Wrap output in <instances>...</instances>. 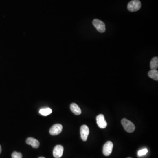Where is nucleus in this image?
Wrapping results in <instances>:
<instances>
[{
  "instance_id": "15",
  "label": "nucleus",
  "mask_w": 158,
  "mask_h": 158,
  "mask_svg": "<svg viewBox=\"0 0 158 158\" xmlns=\"http://www.w3.org/2000/svg\"><path fill=\"white\" fill-rule=\"evenodd\" d=\"M147 153V149L144 148V149H142V150L138 151V155L139 156H142V155H145Z\"/></svg>"
},
{
  "instance_id": "9",
  "label": "nucleus",
  "mask_w": 158,
  "mask_h": 158,
  "mask_svg": "<svg viewBox=\"0 0 158 158\" xmlns=\"http://www.w3.org/2000/svg\"><path fill=\"white\" fill-rule=\"evenodd\" d=\"M26 143L27 144L31 146L33 148H38L40 146V142L39 141L33 137H28L26 139Z\"/></svg>"
},
{
  "instance_id": "17",
  "label": "nucleus",
  "mask_w": 158,
  "mask_h": 158,
  "mask_svg": "<svg viewBox=\"0 0 158 158\" xmlns=\"http://www.w3.org/2000/svg\"><path fill=\"white\" fill-rule=\"evenodd\" d=\"M45 158V157H39V158Z\"/></svg>"
},
{
  "instance_id": "13",
  "label": "nucleus",
  "mask_w": 158,
  "mask_h": 158,
  "mask_svg": "<svg viewBox=\"0 0 158 158\" xmlns=\"http://www.w3.org/2000/svg\"><path fill=\"white\" fill-rule=\"evenodd\" d=\"M39 113L41 115H44V116H47L52 113V110L51 109L49 108L41 109L39 111Z\"/></svg>"
},
{
  "instance_id": "4",
  "label": "nucleus",
  "mask_w": 158,
  "mask_h": 158,
  "mask_svg": "<svg viewBox=\"0 0 158 158\" xmlns=\"http://www.w3.org/2000/svg\"><path fill=\"white\" fill-rule=\"evenodd\" d=\"M113 144L111 141H108L104 144L103 148V153L105 156H109L113 151Z\"/></svg>"
},
{
  "instance_id": "11",
  "label": "nucleus",
  "mask_w": 158,
  "mask_h": 158,
  "mask_svg": "<svg viewBox=\"0 0 158 158\" xmlns=\"http://www.w3.org/2000/svg\"><path fill=\"white\" fill-rule=\"evenodd\" d=\"M150 68L152 70H156L158 68V58L155 57L150 62Z\"/></svg>"
},
{
  "instance_id": "14",
  "label": "nucleus",
  "mask_w": 158,
  "mask_h": 158,
  "mask_svg": "<svg viewBox=\"0 0 158 158\" xmlns=\"http://www.w3.org/2000/svg\"><path fill=\"white\" fill-rule=\"evenodd\" d=\"M12 158H22L23 155L20 153H18L17 152H14L12 154Z\"/></svg>"
},
{
  "instance_id": "7",
  "label": "nucleus",
  "mask_w": 158,
  "mask_h": 158,
  "mask_svg": "<svg viewBox=\"0 0 158 158\" xmlns=\"http://www.w3.org/2000/svg\"><path fill=\"white\" fill-rule=\"evenodd\" d=\"M64 148L61 145H57L55 146L53 151V155L55 158H60L63 153Z\"/></svg>"
},
{
  "instance_id": "3",
  "label": "nucleus",
  "mask_w": 158,
  "mask_h": 158,
  "mask_svg": "<svg viewBox=\"0 0 158 158\" xmlns=\"http://www.w3.org/2000/svg\"><path fill=\"white\" fill-rule=\"evenodd\" d=\"M93 25L96 28L98 31L100 33H104L106 30L104 23L98 19H94L92 22Z\"/></svg>"
},
{
  "instance_id": "16",
  "label": "nucleus",
  "mask_w": 158,
  "mask_h": 158,
  "mask_svg": "<svg viewBox=\"0 0 158 158\" xmlns=\"http://www.w3.org/2000/svg\"><path fill=\"white\" fill-rule=\"evenodd\" d=\"M1 151H2V149H1V147L0 145V154L1 153Z\"/></svg>"
},
{
  "instance_id": "10",
  "label": "nucleus",
  "mask_w": 158,
  "mask_h": 158,
  "mask_svg": "<svg viewBox=\"0 0 158 158\" xmlns=\"http://www.w3.org/2000/svg\"><path fill=\"white\" fill-rule=\"evenodd\" d=\"M70 109L72 112L76 115H80L81 113V110L80 108L76 103H72L70 105Z\"/></svg>"
},
{
  "instance_id": "5",
  "label": "nucleus",
  "mask_w": 158,
  "mask_h": 158,
  "mask_svg": "<svg viewBox=\"0 0 158 158\" xmlns=\"http://www.w3.org/2000/svg\"><path fill=\"white\" fill-rule=\"evenodd\" d=\"M63 130V126L60 124H56L52 126L49 130V133L52 135H57L61 133Z\"/></svg>"
},
{
  "instance_id": "6",
  "label": "nucleus",
  "mask_w": 158,
  "mask_h": 158,
  "mask_svg": "<svg viewBox=\"0 0 158 158\" xmlns=\"http://www.w3.org/2000/svg\"><path fill=\"white\" fill-rule=\"evenodd\" d=\"M96 122L98 127L101 129H104L107 126V123L105 120L103 115L100 114L97 116Z\"/></svg>"
},
{
  "instance_id": "12",
  "label": "nucleus",
  "mask_w": 158,
  "mask_h": 158,
  "mask_svg": "<svg viewBox=\"0 0 158 158\" xmlns=\"http://www.w3.org/2000/svg\"><path fill=\"white\" fill-rule=\"evenodd\" d=\"M149 77L153 79L156 81L158 80V71L157 70H151L148 73Z\"/></svg>"
},
{
  "instance_id": "2",
  "label": "nucleus",
  "mask_w": 158,
  "mask_h": 158,
  "mask_svg": "<svg viewBox=\"0 0 158 158\" xmlns=\"http://www.w3.org/2000/svg\"><path fill=\"white\" fill-rule=\"evenodd\" d=\"M142 4L139 0H132L127 5V9L130 12H135L140 10Z\"/></svg>"
},
{
  "instance_id": "8",
  "label": "nucleus",
  "mask_w": 158,
  "mask_h": 158,
  "mask_svg": "<svg viewBox=\"0 0 158 158\" xmlns=\"http://www.w3.org/2000/svg\"><path fill=\"white\" fill-rule=\"evenodd\" d=\"M80 135L83 141H86L89 134V129L88 126L85 125L82 126L80 128Z\"/></svg>"
},
{
  "instance_id": "18",
  "label": "nucleus",
  "mask_w": 158,
  "mask_h": 158,
  "mask_svg": "<svg viewBox=\"0 0 158 158\" xmlns=\"http://www.w3.org/2000/svg\"><path fill=\"white\" fill-rule=\"evenodd\" d=\"M131 158V157H129V158Z\"/></svg>"
},
{
  "instance_id": "1",
  "label": "nucleus",
  "mask_w": 158,
  "mask_h": 158,
  "mask_svg": "<svg viewBox=\"0 0 158 158\" xmlns=\"http://www.w3.org/2000/svg\"><path fill=\"white\" fill-rule=\"evenodd\" d=\"M121 124L124 129L128 133H132L135 129V126L133 123L125 118L121 120Z\"/></svg>"
}]
</instances>
